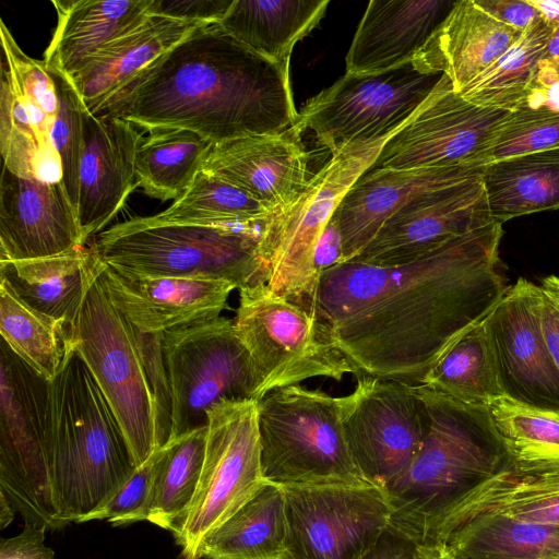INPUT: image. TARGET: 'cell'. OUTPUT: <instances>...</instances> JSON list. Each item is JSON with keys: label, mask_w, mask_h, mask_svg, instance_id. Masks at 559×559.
Returning a JSON list of instances; mask_svg holds the SVG:
<instances>
[{"label": "cell", "mask_w": 559, "mask_h": 559, "mask_svg": "<svg viewBox=\"0 0 559 559\" xmlns=\"http://www.w3.org/2000/svg\"><path fill=\"white\" fill-rule=\"evenodd\" d=\"M389 138L332 155L288 206L274 211L261 225L258 255L271 290L312 312L320 280L313 266L317 243L344 195L371 168Z\"/></svg>", "instance_id": "52a82bcc"}, {"label": "cell", "mask_w": 559, "mask_h": 559, "mask_svg": "<svg viewBox=\"0 0 559 559\" xmlns=\"http://www.w3.org/2000/svg\"><path fill=\"white\" fill-rule=\"evenodd\" d=\"M153 0H68L51 3L57 26L44 62L69 78L104 46L142 24Z\"/></svg>", "instance_id": "f1b7e54d"}, {"label": "cell", "mask_w": 559, "mask_h": 559, "mask_svg": "<svg viewBox=\"0 0 559 559\" xmlns=\"http://www.w3.org/2000/svg\"><path fill=\"white\" fill-rule=\"evenodd\" d=\"M71 337L141 465L159 448L155 396L136 331L112 306L99 277L85 297Z\"/></svg>", "instance_id": "9c48e42d"}, {"label": "cell", "mask_w": 559, "mask_h": 559, "mask_svg": "<svg viewBox=\"0 0 559 559\" xmlns=\"http://www.w3.org/2000/svg\"><path fill=\"white\" fill-rule=\"evenodd\" d=\"M510 114L467 102L443 74L419 109L385 141L371 168L471 166Z\"/></svg>", "instance_id": "e0dca14e"}, {"label": "cell", "mask_w": 559, "mask_h": 559, "mask_svg": "<svg viewBox=\"0 0 559 559\" xmlns=\"http://www.w3.org/2000/svg\"><path fill=\"white\" fill-rule=\"evenodd\" d=\"M82 122L78 216L88 240L103 231L138 187L135 156L143 134L122 118L96 116L85 106Z\"/></svg>", "instance_id": "44dd1931"}, {"label": "cell", "mask_w": 559, "mask_h": 559, "mask_svg": "<svg viewBox=\"0 0 559 559\" xmlns=\"http://www.w3.org/2000/svg\"><path fill=\"white\" fill-rule=\"evenodd\" d=\"M413 559H453L440 546L417 545Z\"/></svg>", "instance_id": "f5cc1de1"}, {"label": "cell", "mask_w": 559, "mask_h": 559, "mask_svg": "<svg viewBox=\"0 0 559 559\" xmlns=\"http://www.w3.org/2000/svg\"><path fill=\"white\" fill-rule=\"evenodd\" d=\"M340 396V414L356 466L366 480L384 487L412 463L426 435L425 406L415 384L357 376Z\"/></svg>", "instance_id": "9a60e30c"}, {"label": "cell", "mask_w": 559, "mask_h": 559, "mask_svg": "<svg viewBox=\"0 0 559 559\" xmlns=\"http://www.w3.org/2000/svg\"><path fill=\"white\" fill-rule=\"evenodd\" d=\"M207 426L164 444L146 521L171 533L188 511L198 489L206 449Z\"/></svg>", "instance_id": "ab89813d"}, {"label": "cell", "mask_w": 559, "mask_h": 559, "mask_svg": "<svg viewBox=\"0 0 559 559\" xmlns=\"http://www.w3.org/2000/svg\"><path fill=\"white\" fill-rule=\"evenodd\" d=\"M265 483L258 401H221L207 412L202 474L194 498L173 532L183 559H200L203 539Z\"/></svg>", "instance_id": "4fadbf2b"}, {"label": "cell", "mask_w": 559, "mask_h": 559, "mask_svg": "<svg viewBox=\"0 0 559 559\" xmlns=\"http://www.w3.org/2000/svg\"><path fill=\"white\" fill-rule=\"evenodd\" d=\"M416 544L390 526L360 559H413Z\"/></svg>", "instance_id": "f907efd6"}, {"label": "cell", "mask_w": 559, "mask_h": 559, "mask_svg": "<svg viewBox=\"0 0 559 559\" xmlns=\"http://www.w3.org/2000/svg\"><path fill=\"white\" fill-rule=\"evenodd\" d=\"M477 4L499 22L520 32L535 20L542 17L540 12L530 0H476Z\"/></svg>", "instance_id": "c3c4849f"}, {"label": "cell", "mask_w": 559, "mask_h": 559, "mask_svg": "<svg viewBox=\"0 0 559 559\" xmlns=\"http://www.w3.org/2000/svg\"><path fill=\"white\" fill-rule=\"evenodd\" d=\"M493 427L518 473L559 472V411H544L506 396L488 405Z\"/></svg>", "instance_id": "74e56055"}, {"label": "cell", "mask_w": 559, "mask_h": 559, "mask_svg": "<svg viewBox=\"0 0 559 559\" xmlns=\"http://www.w3.org/2000/svg\"><path fill=\"white\" fill-rule=\"evenodd\" d=\"M483 169L484 166L465 165L368 169L349 188L333 215L342 236L343 263L356 258L382 225L412 199L479 177Z\"/></svg>", "instance_id": "cb8c5ba5"}, {"label": "cell", "mask_w": 559, "mask_h": 559, "mask_svg": "<svg viewBox=\"0 0 559 559\" xmlns=\"http://www.w3.org/2000/svg\"><path fill=\"white\" fill-rule=\"evenodd\" d=\"M481 181L490 216L504 222L559 209V147L484 166Z\"/></svg>", "instance_id": "1f68e13d"}, {"label": "cell", "mask_w": 559, "mask_h": 559, "mask_svg": "<svg viewBox=\"0 0 559 559\" xmlns=\"http://www.w3.org/2000/svg\"><path fill=\"white\" fill-rule=\"evenodd\" d=\"M557 147L559 109L525 105L511 111L469 165L483 167L500 159Z\"/></svg>", "instance_id": "b9f144b4"}, {"label": "cell", "mask_w": 559, "mask_h": 559, "mask_svg": "<svg viewBox=\"0 0 559 559\" xmlns=\"http://www.w3.org/2000/svg\"><path fill=\"white\" fill-rule=\"evenodd\" d=\"M0 150L3 167L27 179H61L52 129L59 102L44 60L27 56L4 22H0Z\"/></svg>", "instance_id": "2e32d148"}, {"label": "cell", "mask_w": 559, "mask_h": 559, "mask_svg": "<svg viewBox=\"0 0 559 559\" xmlns=\"http://www.w3.org/2000/svg\"><path fill=\"white\" fill-rule=\"evenodd\" d=\"M99 281L112 306L146 334L219 317L236 288L226 281L136 275L105 263Z\"/></svg>", "instance_id": "603a6c76"}, {"label": "cell", "mask_w": 559, "mask_h": 559, "mask_svg": "<svg viewBox=\"0 0 559 559\" xmlns=\"http://www.w3.org/2000/svg\"><path fill=\"white\" fill-rule=\"evenodd\" d=\"M420 384L469 405L503 397L484 321L461 337Z\"/></svg>", "instance_id": "60d3db41"}, {"label": "cell", "mask_w": 559, "mask_h": 559, "mask_svg": "<svg viewBox=\"0 0 559 559\" xmlns=\"http://www.w3.org/2000/svg\"><path fill=\"white\" fill-rule=\"evenodd\" d=\"M502 235L492 222L407 264H337L321 273L312 313L356 377L420 384L506 293Z\"/></svg>", "instance_id": "6da1fadb"}, {"label": "cell", "mask_w": 559, "mask_h": 559, "mask_svg": "<svg viewBox=\"0 0 559 559\" xmlns=\"http://www.w3.org/2000/svg\"><path fill=\"white\" fill-rule=\"evenodd\" d=\"M522 33L492 17L476 0H460L415 60L429 71L445 74L460 93Z\"/></svg>", "instance_id": "4316f807"}, {"label": "cell", "mask_w": 559, "mask_h": 559, "mask_svg": "<svg viewBox=\"0 0 559 559\" xmlns=\"http://www.w3.org/2000/svg\"><path fill=\"white\" fill-rule=\"evenodd\" d=\"M436 546L453 559H545L559 554V527L486 512L451 528Z\"/></svg>", "instance_id": "836d02e7"}, {"label": "cell", "mask_w": 559, "mask_h": 559, "mask_svg": "<svg viewBox=\"0 0 559 559\" xmlns=\"http://www.w3.org/2000/svg\"><path fill=\"white\" fill-rule=\"evenodd\" d=\"M104 263L90 247L25 260H0V280L31 308L74 325Z\"/></svg>", "instance_id": "83f0119b"}, {"label": "cell", "mask_w": 559, "mask_h": 559, "mask_svg": "<svg viewBox=\"0 0 559 559\" xmlns=\"http://www.w3.org/2000/svg\"><path fill=\"white\" fill-rule=\"evenodd\" d=\"M539 289L542 330L549 353L559 369V276L544 277Z\"/></svg>", "instance_id": "bcb514c9"}, {"label": "cell", "mask_w": 559, "mask_h": 559, "mask_svg": "<svg viewBox=\"0 0 559 559\" xmlns=\"http://www.w3.org/2000/svg\"><path fill=\"white\" fill-rule=\"evenodd\" d=\"M46 531L25 523L19 535L1 538L0 559H55L53 550L44 543Z\"/></svg>", "instance_id": "7dc6e473"}, {"label": "cell", "mask_w": 559, "mask_h": 559, "mask_svg": "<svg viewBox=\"0 0 559 559\" xmlns=\"http://www.w3.org/2000/svg\"><path fill=\"white\" fill-rule=\"evenodd\" d=\"M213 145L188 130L150 132L142 136L136 151V186L151 198L177 200L201 171Z\"/></svg>", "instance_id": "d590c367"}, {"label": "cell", "mask_w": 559, "mask_h": 559, "mask_svg": "<svg viewBox=\"0 0 559 559\" xmlns=\"http://www.w3.org/2000/svg\"><path fill=\"white\" fill-rule=\"evenodd\" d=\"M442 75L416 60L378 73H345L306 103L297 123L312 130L318 142L337 155L393 135Z\"/></svg>", "instance_id": "7c38bea8"}, {"label": "cell", "mask_w": 559, "mask_h": 559, "mask_svg": "<svg viewBox=\"0 0 559 559\" xmlns=\"http://www.w3.org/2000/svg\"><path fill=\"white\" fill-rule=\"evenodd\" d=\"M49 381L0 344V491L25 523L60 530L48 443Z\"/></svg>", "instance_id": "8fae6325"}, {"label": "cell", "mask_w": 559, "mask_h": 559, "mask_svg": "<svg viewBox=\"0 0 559 559\" xmlns=\"http://www.w3.org/2000/svg\"><path fill=\"white\" fill-rule=\"evenodd\" d=\"M15 508L7 496L0 491V528H5L14 519Z\"/></svg>", "instance_id": "db71d44e"}, {"label": "cell", "mask_w": 559, "mask_h": 559, "mask_svg": "<svg viewBox=\"0 0 559 559\" xmlns=\"http://www.w3.org/2000/svg\"><path fill=\"white\" fill-rule=\"evenodd\" d=\"M258 420L265 481L282 488L368 481L349 451L337 397L300 384L281 388L258 401Z\"/></svg>", "instance_id": "8992f818"}, {"label": "cell", "mask_w": 559, "mask_h": 559, "mask_svg": "<svg viewBox=\"0 0 559 559\" xmlns=\"http://www.w3.org/2000/svg\"><path fill=\"white\" fill-rule=\"evenodd\" d=\"M449 0H371L346 56V72L369 74L414 61L452 11Z\"/></svg>", "instance_id": "d4e9b609"}, {"label": "cell", "mask_w": 559, "mask_h": 559, "mask_svg": "<svg viewBox=\"0 0 559 559\" xmlns=\"http://www.w3.org/2000/svg\"><path fill=\"white\" fill-rule=\"evenodd\" d=\"M302 132L296 122L281 133L214 144L201 170L241 189L273 212L284 209L309 180Z\"/></svg>", "instance_id": "7402d4cb"}, {"label": "cell", "mask_w": 559, "mask_h": 559, "mask_svg": "<svg viewBox=\"0 0 559 559\" xmlns=\"http://www.w3.org/2000/svg\"><path fill=\"white\" fill-rule=\"evenodd\" d=\"M48 443L52 500L63 527L83 523L138 468L114 411L74 349L49 381Z\"/></svg>", "instance_id": "277c9868"}, {"label": "cell", "mask_w": 559, "mask_h": 559, "mask_svg": "<svg viewBox=\"0 0 559 559\" xmlns=\"http://www.w3.org/2000/svg\"><path fill=\"white\" fill-rule=\"evenodd\" d=\"M234 0H153L152 14L186 21L219 23Z\"/></svg>", "instance_id": "f6af8a7d"}, {"label": "cell", "mask_w": 559, "mask_h": 559, "mask_svg": "<svg viewBox=\"0 0 559 559\" xmlns=\"http://www.w3.org/2000/svg\"><path fill=\"white\" fill-rule=\"evenodd\" d=\"M486 512L559 527V472L526 474L511 468L492 477L443 519L430 546L464 520Z\"/></svg>", "instance_id": "4dcf8cb0"}, {"label": "cell", "mask_w": 559, "mask_h": 559, "mask_svg": "<svg viewBox=\"0 0 559 559\" xmlns=\"http://www.w3.org/2000/svg\"><path fill=\"white\" fill-rule=\"evenodd\" d=\"M234 326L255 370L258 401L308 379L355 374L316 314L264 283L239 289Z\"/></svg>", "instance_id": "ba28073f"}, {"label": "cell", "mask_w": 559, "mask_h": 559, "mask_svg": "<svg viewBox=\"0 0 559 559\" xmlns=\"http://www.w3.org/2000/svg\"><path fill=\"white\" fill-rule=\"evenodd\" d=\"M552 27L543 17L459 93L480 107L514 111L530 102Z\"/></svg>", "instance_id": "e575fe53"}, {"label": "cell", "mask_w": 559, "mask_h": 559, "mask_svg": "<svg viewBox=\"0 0 559 559\" xmlns=\"http://www.w3.org/2000/svg\"><path fill=\"white\" fill-rule=\"evenodd\" d=\"M202 21L151 14L87 58L70 76L85 108L97 115L131 80L200 26Z\"/></svg>", "instance_id": "484cf974"}, {"label": "cell", "mask_w": 559, "mask_h": 559, "mask_svg": "<svg viewBox=\"0 0 559 559\" xmlns=\"http://www.w3.org/2000/svg\"><path fill=\"white\" fill-rule=\"evenodd\" d=\"M545 559H559V554L554 555V556H549V557H547Z\"/></svg>", "instance_id": "11a10c76"}, {"label": "cell", "mask_w": 559, "mask_h": 559, "mask_svg": "<svg viewBox=\"0 0 559 559\" xmlns=\"http://www.w3.org/2000/svg\"><path fill=\"white\" fill-rule=\"evenodd\" d=\"M164 445L131 475L121 488L100 508L88 514L84 521L107 520L111 525H127L147 519L154 480Z\"/></svg>", "instance_id": "ee69618b"}, {"label": "cell", "mask_w": 559, "mask_h": 559, "mask_svg": "<svg viewBox=\"0 0 559 559\" xmlns=\"http://www.w3.org/2000/svg\"><path fill=\"white\" fill-rule=\"evenodd\" d=\"M96 116L148 132L188 130L213 144L281 133L298 120L289 63L259 55L218 23L191 32Z\"/></svg>", "instance_id": "7a4b0ae2"}, {"label": "cell", "mask_w": 559, "mask_h": 559, "mask_svg": "<svg viewBox=\"0 0 559 559\" xmlns=\"http://www.w3.org/2000/svg\"><path fill=\"white\" fill-rule=\"evenodd\" d=\"M539 286L520 277L484 320L504 396L559 411V369L544 338Z\"/></svg>", "instance_id": "ac0fdd59"}, {"label": "cell", "mask_w": 559, "mask_h": 559, "mask_svg": "<svg viewBox=\"0 0 559 559\" xmlns=\"http://www.w3.org/2000/svg\"><path fill=\"white\" fill-rule=\"evenodd\" d=\"M58 94V115L52 129V144L61 168V183L78 212L80 164L83 153L84 104L71 78L49 69Z\"/></svg>", "instance_id": "7bdbcfd3"}, {"label": "cell", "mask_w": 559, "mask_h": 559, "mask_svg": "<svg viewBox=\"0 0 559 559\" xmlns=\"http://www.w3.org/2000/svg\"><path fill=\"white\" fill-rule=\"evenodd\" d=\"M283 559H360L390 525L384 487L369 481L283 487Z\"/></svg>", "instance_id": "5bb4252c"}, {"label": "cell", "mask_w": 559, "mask_h": 559, "mask_svg": "<svg viewBox=\"0 0 559 559\" xmlns=\"http://www.w3.org/2000/svg\"><path fill=\"white\" fill-rule=\"evenodd\" d=\"M426 435L408 467L384 486L390 527L416 545H431L443 519L468 495L512 468L488 405L455 401L415 384Z\"/></svg>", "instance_id": "3957f363"}, {"label": "cell", "mask_w": 559, "mask_h": 559, "mask_svg": "<svg viewBox=\"0 0 559 559\" xmlns=\"http://www.w3.org/2000/svg\"><path fill=\"white\" fill-rule=\"evenodd\" d=\"M71 328L26 305L0 280V334L31 369L51 381L73 352Z\"/></svg>", "instance_id": "8d00e7d4"}, {"label": "cell", "mask_w": 559, "mask_h": 559, "mask_svg": "<svg viewBox=\"0 0 559 559\" xmlns=\"http://www.w3.org/2000/svg\"><path fill=\"white\" fill-rule=\"evenodd\" d=\"M492 222L479 176L412 199L349 262L382 267L407 264Z\"/></svg>", "instance_id": "d6986e66"}, {"label": "cell", "mask_w": 559, "mask_h": 559, "mask_svg": "<svg viewBox=\"0 0 559 559\" xmlns=\"http://www.w3.org/2000/svg\"><path fill=\"white\" fill-rule=\"evenodd\" d=\"M287 521L283 488L265 481L202 542L199 558L283 559Z\"/></svg>", "instance_id": "d6a6232c"}, {"label": "cell", "mask_w": 559, "mask_h": 559, "mask_svg": "<svg viewBox=\"0 0 559 559\" xmlns=\"http://www.w3.org/2000/svg\"><path fill=\"white\" fill-rule=\"evenodd\" d=\"M343 263L342 236L337 222L332 216L324 228L314 251L313 266L317 275Z\"/></svg>", "instance_id": "681fc988"}, {"label": "cell", "mask_w": 559, "mask_h": 559, "mask_svg": "<svg viewBox=\"0 0 559 559\" xmlns=\"http://www.w3.org/2000/svg\"><path fill=\"white\" fill-rule=\"evenodd\" d=\"M86 241L61 181L27 179L2 168L0 260L56 255Z\"/></svg>", "instance_id": "ffe728a7"}, {"label": "cell", "mask_w": 559, "mask_h": 559, "mask_svg": "<svg viewBox=\"0 0 559 559\" xmlns=\"http://www.w3.org/2000/svg\"><path fill=\"white\" fill-rule=\"evenodd\" d=\"M260 233V231H259ZM251 227L162 224L134 217L96 236L91 248L118 271L143 276L265 284Z\"/></svg>", "instance_id": "5b68a950"}, {"label": "cell", "mask_w": 559, "mask_h": 559, "mask_svg": "<svg viewBox=\"0 0 559 559\" xmlns=\"http://www.w3.org/2000/svg\"><path fill=\"white\" fill-rule=\"evenodd\" d=\"M552 28L559 26V0H530Z\"/></svg>", "instance_id": "816d5d0a"}, {"label": "cell", "mask_w": 559, "mask_h": 559, "mask_svg": "<svg viewBox=\"0 0 559 559\" xmlns=\"http://www.w3.org/2000/svg\"><path fill=\"white\" fill-rule=\"evenodd\" d=\"M160 347L170 396L169 439L207 426V412L221 401L257 400L255 370L234 321L219 316L165 331Z\"/></svg>", "instance_id": "30bf717a"}, {"label": "cell", "mask_w": 559, "mask_h": 559, "mask_svg": "<svg viewBox=\"0 0 559 559\" xmlns=\"http://www.w3.org/2000/svg\"><path fill=\"white\" fill-rule=\"evenodd\" d=\"M273 213L241 189L203 170L165 211L148 218L162 224L250 227Z\"/></svg>", "instance_id": "f35d334b"}, {"label": "cell", "mask_w": 559, "mask_h": 559, "mask_svg": "<svg viewBox=\"0 0 559 559\" xmlns=\"http://www.w3.org/2000/svg\"><path fill=\"white\" fill-rule=\"evenodd\" d=\"M329 0H234L219 21L236 40L277 63H289L295 44L320 22Z\"/></svg>", "instance_id": "f546056e"}]
</instances>
